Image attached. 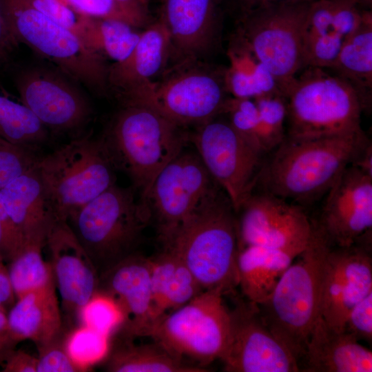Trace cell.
<instances>
[{
    "label": "cell",
    "instance_id": "cell-7",
    "mask_svg": "<svg viewBox=\"0 0 372 372\" xmlns=\"http://www.w3.org/2000/svg\"><path fill=\"white\" fill-rule=\"evenodd\" d=\"M313 1L266 3L236 19L232 37L270 71L284 95L303 70V34Z\"/></svg>",
    "mask_w": 372,
    "mask_h": 372
},
{
    "label": "cell",
    "instance_id": "cell-48",
    "mask_svg": "<svg viewBox=\"0 0 372 372\" xmlns=\"http://www.w3.org/2000/svg\"><path fill=\"white\" fill-rule=\"evenodd\" d=\"M17 344L11 333L6 309L0 307V364Z\"/></svg>",
    "mask_w": 372,
    "mask_h": 372
},
{
    "label": "cell",
    "instance_id": "cell-35",
    "mask_svg": "<svg viewBox=\"0 0 372 372\" xmlns=\"http://www.w3.org/2000/svg\"><path fill=\"white\" fill-rule=\"evenodd\" d=\"M258 110V137L267 154L286 137L287 101L282 94L264 95L254 99Z\"/></svg>",
    "mask_w": 372,
    "mask_h": 372
},
{
    "label": "cell",
    "instance_id": "cell-13",
    "mask_svg": "<svg viewBox=\"0 0 372 372\" xmlns=\"http://www.w3.org/2000/svg\"><path fill=\"white\" fill-rule=\"evenodd\" d=\"M191 141L236 212L255 189L265 154L251 146L227 119L216 117L200 125Z\"/></svg>",
    "mask_w": 372,
    "mask_h": 372
},
{
    "label": "cell",
    "instance_id": "cell-12",
    "mask_svg": "<svg viewBox=\"0 0 372 372\" xmlns=\"http://www.w3.org/2000/svg\"><path fill=\"white\" fill-rule=\"evenodd\" d=\"M221 190L198 154L183 149L158 173L146 196L139 198L163 245Z\"/></svg>",
    "mask_w": 372,
    "mask_h": 372
},
{
    "label": "cell",
    "instance_id": "cell-8",
    "mask_svg": "<svg viewBox=\"0 0 372 372\" xmlns=\"http://www.w3.org/2000/svg\"><path fill=\"white\" fill-rule=\"evenodd\" d=\"M37 169L55 219L74 211L116 183L99 139L84 135L41 155Z\"/></svg>",
    "mask_w": 372,
    "mask_h": 372
},
{
    "label": "cell",
    "instance_id": "cell-17",
    "mask_svg": "<svg viewBox=\"0 0 372 372\" xmlns=\"http://www.w3.org/2000/svg\"><path fill=\"white\" fill-rule=\"evenodd\" d=\"M313 220L333 247H348L372 231V177L349 165L324 194Z\"/></svg>",
    "mask_w": 372,
    "mask_h": 372
},
{
    "label": "cell",
    "instance_id": "cell-34",
    "mask_svg": "<svg viewBox=\"0 0 372 372\" xmlns=\"http://www.w3.org/2000/svg\"><path fill=\"white\" fill-rule=\"evenodd\" d=\"M332 247L323 278L320 316L331 327L340 331L344 329L349 312L347 288L332 253Z\"/></svg>",
    "mask_w": 372,
    "mask_h": 372
},
{
    "label": "cell",
    "instance_id": "cell-33",
    "mask_svg": "<svg viewBox=\"0 0 372 372\" xmlns=\"http://www.w3.org/2000/svg\"><path fill=\"white\" fill-rule=\"evenodd\" d=\"M49 136V130L21 99H14L0 86V137L39 150Z\"/></svg>",
    "mask_w": 372,
    "mask_h": 372
},
{
    "label": "cell",
    "instance_id": "cell-42",
    "mask_svg": "<svg viewBox=\"0 0 372 372\" xmlns=\"http://www.w3.org/2000/svg\"><path fill=\"white\" fill-rule=\"evenodd\" d=\"M343 331L359 342L372 341V293L353 305L347 313Z\"/></svg>",
    "mask_w": 372,
    "mask_h": 372
},
{
    "label": "cell",
    "instance_id": "cell-3",
    "mask_svg": "<svg viewBox=\"0 0 372 372\" xmlns=\"http://www.w3.org/2000/svg\"><path fill=\"white\" fill-rule=\"evenodd\" d=\"M306 248L285 271L270 296L258 304L273 335L299 362L310 332L320 317L321 294L332 245L312 220Z\"/></svg>",
    "mask_w": 372,
    "mask_h": 372
},
{
    "label": "cell",
    "instance_id": "cell-24",
    "mask_svg": "<svg viewBox=\"0 0 372 372\" xmlns=\"http://www.w3.org/2000/svg\"><path fill=\"white\" fill-rule=\"evenodd\" d=\"M16 300L8 320L17 343L30 340L39 347L61 334L62 318L55 285L29 292Z\"/></svg>",
    "mask_w": 372,
    "mask_h": 372
},
{
    "label": "cell",
    "instance_id": "cell-50",
    "mask_svg": "<svg viewBox=\"0 0 372 372\" xmlns=\"http://www.w3.org/2000/svg\"><path fill=\"white\" fill-rule=\"evenodd\" d=\"M15 299L8 267L0 258V305L4 308L8 305H13Z\"/></svg>",
    "mask_w": 372,
    "mask_h": 372
},
{
    "label": "cell",
    "instance_id": "cell-41",
    "mask_svg": "<svg viewBox=\"0 0 372 372\" xmlns=\"http://www.w3.org/2000/svg\"><path fill=\"white\" fill-rule=\"evenodd\" d=\"M61 336L37 347V372H81L67 353Z\"/></svg>",
    "mask_w": 372,
    "mask_h": 372
},
{
    "label": "cell",
    "instance_id": "cell-39",
    "mask_svg": "<svg viewBox=\"0 0 372 372\" xmlns=\"http://www.w3.org/2000/svg\"><path fill=\"white\" fill-rule=\"evenodd\" d=\"M222 114L227 116L231 125L251 146L265 155L258 141V115L254 99L230 96Z\"/></svg>",
    "mask_w": 372,
    "mask_h": 372
},
{
    "label": "cell",
    "instance_id": "cell-40",
    "mask_svg": "<svg viewBox=\"0 0 372 372\" xmlns=\"http://www.w3.org/2000/svg\"><path fill=\"white\" fill-rule=\"evenodd\" d=\"M62 1L83 16L118 19L127 22L135 28H139L147 23L114 0Z\"/></svg>",
    "mask_w": 372,
    "mask_h": 372
},
{
    "label": "cell",
    "instance_id": "cell-47",
    "mask_svg": "<svg viewBox=\"0 0 372 372\" xmlns=\"http://www.w3.org/2000/svg\"><path fill=\"white\" fill-rule=\"evenodd\" d=\"M37 358L23 350L9 353L2 363L3 372H37Z\"/></svg>",
    "mask_w": 372,
    "mask_h": 372
},
{
    "label": "cell",
    "instance_id": "cell-46",
    "mask_svg": "<svg viewBox=\"0 0 372 372\" xmlns=\"http://www.w3.org/2000/svg\"><path fill=\"white\" fill-rule=\"evenodd\" d=\"M18 44L8 21L6 0H0V67L8 61Z\"/></svg>",
    "mask_w": 372,
    "mask_h": 372
},
{
    "label": "cell",
    "instance_id": "cell-30",
    "mask_svg": "<svg viewBox=\"0 0 372 372\" xmlns=\"http://www.w3.org/2000/svg\"><path fill=\"white\" fill-rule=\"evenodd\" d=\"M136 28L118 19L82 16L79 36L94 52L120 63L130 55L140 38Z\"/></svg>",
    "mask_w": 372,
    "mask_h": 372
},
{
    "label": "cell",
    "instance_id": "cell-37",
    "mask_svg": "<svg viewBox=\"0 0 372 372\" xmlns=\"http://www.w3.org/2000/svg\"><path fill=\"white\" fill-rule=\"evenodd\" d=\"M76 317L81 325L108 336L123 321V315L118 304L112 297L99 290L80 309Z\"/></svg>",
    "mask_w": 372,
    "mask_h": 372
},
{
    "label": "cell",
    "instance_id": "cell-18",
    "mask_svg": "<svg viewBox=\"0 0 372 372\" xmlns=\"http://www.w3.org/2000/svg\"><path fill=\"white\" fill-rule=\"evenodd\" d=\"M63 310L77 316L97 291L99 274L67 220L55 219L45 242Z\"/></svg>",
    "mask_w": 372,
    "mask_h": 372
},
{
    "label": "cell",
    "instance_id": "cell-49",
    "mask_svg": "<svg viewBox=\"0 0 372 372\" xmlns=\"http://www.w3.org/2000/svg\"><path fill=\"white\" fill-rule=\"evenodd\" d=\"M280 1L284 0H222L223 8L230 12L236 19L258 6Z\"/></svg>",
    "mask_w": 372,
    "mask_h": 372
},
{
    "label": "cell",
    "instance_id": "cell-36",
    "mask_svg": "<svg viewBox=\"0 0 372 372\" xmlns=\"http://www.w3.org/2000/svg\"><path fill=\"white\" fill-rule=\"evenodd\" d=\"M65 349L80 369L86 371L105 358L110 351L109 336L80 325L63 340Z\"/></svg>",
    "mask_w": 372,
    "mask_h": 372
},
{
    "label": "cell",
    "instance_id": "cell-31",
    "mask_svg": "<svg viewBox=\"0 0 372 372\" xmlns=\"http://www.w3.org/2000/svg\"><path fill=\"white\" fill-rule=\"evenodd\" d=\"M45 242V237L27 240L8 262V269L16 299L55 285L50 262L43 256Z\"/></svg>",
    "mask_w": 372,
    "mask_h": 372
},
{
    "label": "cell",
    "instance_id": "cell-25",
    "mask_svg": "<svg viewBox=\"0 0 372 372\" xmlns=\"http://www.w3.org/2000/svg\"><path fill=\"white\" fill-rule=\"evenodd\" d=\"M152 322L191 300L203 289L183 261L171 250L150 257Z\"/></svg>",
    "mask_w": 372,
    "mask_h": 372
},
{
    "label": "cell",
    "instance_id": "cell-22",
    "mask_svg": "<svg viewBox=\"0 0 372 372\" xmlns=\"http://www.w3.org/2000/svg\"><path fill=\"white\" fill-rule=\"evenodd\" d=\"M301 363L302 371L307 372H371L372 351L320 316L310 332Z\"/></svg>",
    "mask_w": 372,
    "mask_h": 372
},
{
    "label": "cell",
    "instance_id": "cell-38",
    "mask_svg": "<svg viewBox=\"0 0 372 372\" xmlns=\"http://www.w3.org/2000/svg\"><path fill=\"white\" fill-rule=\"evenodd\" d=\"M39 150L12 143L0 137V189L36 167Z\"/></svg>",
    "mask_w": 372,
    "mask_h": 372
},
{
    "label": "cell",
    "instance_id": "cell-10",
    "mask_svg": "<svg viewBox=\"0 0 372 372\" xmlns=\"http://www.w3.org/2000/svg\"><path fill=\"white\" fill-rule=\"evenodd\" d=\"M220 289L201 291L184 305L152 322L149 337L174 355L189 358L205 367L221 360L229 334L230 314Z\"/></svg>",
    "mask_w": 372,
    "mask_h": 372
},
{
    "label": "cell",
    "instance_id": "cell-32",
    "mask_svg": "<svg viewBox=\"0 0 372 372\" xmlns=\"http://www.w3.org/2000/svg\"><path fill=\"white\" fill-rule=\"evenodd\" d=\"M371 233L368 231L348 247H332L347 288L349 311L351 307L372 293Z\"/></svg>",
    "mask_w": 372,
    "mask_h": 372
},
{
    "label": "cell",
    "instance_id": "cell-4",
    "mask_svg": "<svg viewBox=\"0 0 372 372\" xmlns=\"http://www.w3.org/2000/svg\"><path fill=\"white\" fill-rule=\"evenodd\" d=\"M234 207L221 190L164 243L186 265L203 290L225 294L238 285V237Z\"/></svg>",
    "mask_w": 372,
    "mask_h": 372
},
{
    "label": "cell",
    "instance_id": "cell-19",
    "mask_svg": "<svg viewBox=\"0 0 372 372\" xmlns=\"http://www.w3.org/2000/svg\"><path fill=\"white\" fill-rule=\"evenodd\" d=\"M222 0H161L159 19L178 61L200 59L220 41Z\"/></svg>",
    "mask_w": 372,
    "mask_h": 372
},
{
    "label": "cell",
    "instance_id": "cell-45",
    "mask_svg": "<svg viewBox=\"0 0 372 372\" xmlns=\"http://www.w3.org/2000/svg\"><path fill=\"white\" fill-rule=\"evenodd\" d=\"M25 242L8 216L0 197V258L10 262Z\"/></svg>",
    "mask_w": 372,
    "mask_h": 372
},
{
    "label": "cell",
    "instance_id": "cell-6",
    "mask_svg": "<svg viewBox=\"0 0 372 372\" xmlns=\"http://www.w3.org/2000/svg\"><path fill=\"white\" fill-rule=\"evenodd\" d=\"M99 274L137 251L149 210L133 187L116 183L74 211L67 220Z\"/></svg>",
    "mask_w": 372,
    "mask_h": 372
},
{
    "label": "cell",
    "instance_id": "cell-44",
    "mask_svg": "<svg viewBox=\"0 0 372 372\" xmlns=\"http://www.w3.org/2000/svg\"><path fill=\"white\" fill-rule=\"evenodd\" d=\"M28 5L54 22L72 30L79 36L83 15L62 0H24Z\"/></svg>",
    "mask_w": 372,
    "mask_h": 372
},
{
    "label": "cell",
    "instance_id": "cell-52",
    "mask_svg": "<svg viewBox=\"0 0 372 372\" xmlns=\"http://www.w3.org/2000/svg\"><path fill=\"white\" fill-rule=\"evenodd\" d=\"M372 177V143L370 142L351 165Z\"/></svg>",
    "mask_w": 372,
    "mask_h": 372
},
{
    "label": "cell",
    "instance_id": "cell-23",
    "mask_svg": "<svg viewBox=\"0 0 372 372\" xmlns=\"http://www.w3.org/2000/svg\"><path fill=\"white\" fill-rule=\"evenodd\" d=\"M0 197L8 216L25 241L46 237L55 218L37 166L0 189Z\"/></svg>",
    "mask_w": 372,
    "mask_h": 372
},
{
    "label": "cell",
    "instance_id": "cell-9",
    "mask_svg": "<svg viewBox=\"0 0 372 372\" xmlns=\"http://www.w3.org/2000/svg\"><path fill=\"white\" fill-rule=\"evenodd\" d=\"M6 12L18 43L54 63L68 77L99 96L109 92L105 58L72 30L54 22L24 0H6Z\"/></svg>",
    "mask_w": 372,
    "mask_h": 372
},
{
    "label": "cell",
    "instance_id": "cell-20",
    "mask_svg": "<svg viewBox=\"0 0 372 372\" xmlns=\"http://www.w3.org/2000/svg\"><path fill=\"white\" fill-rule=\"evenodd\" d=\"M150 259L138 251L127 256L99 275L98 290L119 306L123 321L121 337H142L152 322Z\"/></svg>",
    "mask_w": 372,
    "mask_h": 372
},
{
    "label": "cell",
    "instance_id": "cell-54",
    "mask_svg": "<svg viewBox=\"0 0 372 372\" xmlns=\"http://www.w3.org/2000/svg\"><path fill=\"white\" fill-rule=\"evenodd\" d=\"M0 307L4 308V307H3V306H1V305H0ZM4 309H6V308H4Z\"/></svg>",
    "mask_w": 372,
    "mask_h": 372
},
{
    "label": "cell",
    "instance_id": "cell-53",
    "mask_svg": "<svg viewBox=\"0 0 372 372\" xmlns=\"http://www.w3.org/2000/svg\"><path fill=\"white\" fill-rule=\"evenodd\" d=\"M358 4L364 9H372V0H357Z\"/></svg>",
    "mask_w": 372,
    "mask_h": 372
},
{
    "label": "cell",
    "instance_id": "cell-11",
    "mask_svg": "<svg viewBox=\"0 0 372 372\" xmlns=\"http://www.w3.org/2000/svg\"><path fill=\"white\" fill-rule=\"evenodd\" d=\"M230 96L225 68L183 59L131 104L147 105L183 127L200 125L222 114Z\"/></svg>",
    "mask_w": 372,
    "mask_h": 372
},
{
    "label": "cell",
    "instance_id": "cell-15",
    "mask_svg": "<svg viewBox=\"0 0 372 372\" xmlns=\"http://www.w3.org/2000/svg\"><path fill=\"white\" fill-rule=\"evenodd\" d=\"M229 314V339L220 360L225 371H300L299 362L271 332L258 304L236 298Z\"/></svg>",
    "mask_w": 372,
    "mask_h": 372
},
{
    "label": "cell",
    "instance_id": "cell-1",
    "mask_svg": "<svg viewBox=\"0 0 372 372\" xmlns=\"http://www.w3.org/2000/svg\"><path fill=\"white\" fill-rule=\"evenodd\" d=\"M371 141L363 130L283 141L265 159L256 187L302 207L324 196Z\"/></svg>",
    "mask_w": 372,
    "mask_h": 372
},
{
    "label": "cell",
    "instance_id": "cell-16",
    "mask_svg": "<svg viewBox=\"0 0 372 372\" xmlns=\"http://www.w3.org/2000/svg\"><path fill=\"white\" fill-rule=\"evenodd\" d=\"M19 99L50 131L65 133L85 125L92 115L90 103L65 76L34 67L15 78Z\"/></svg>",
    "mask_w": 372,
    "mask_h": 372
},
{
    "label": "cell",
    "instance_id": "cell-28",
    "mask_svg": "<svg viewBox=\"0 0 372 372\" xmlns=\"http://www.w3.org/2000/svg\"><path fill=\"white\" fill-rule=\"evenodd\" d=\"M348 81L359 93L366 110L372 93V11H366L358 28L343 43L337 59L327 69Z\"/></svg>",
    "mask_w": 372,
    "mask_h": 372
},
{
    "label": "cell",
    "instance_id": "cell-21",
    "mask_svg": "<svg viewBox=\"0 0 372 372\" xmlns=\"http://www.w3.org/2000/svg\"><path fill=\"white\" fill-rule=\"evenodd\" d=\"M171 52L169 35L159 19L141 32L130 55L108 68L109 91L113 92L121 106L133 102L151 86L153 78L165 68Z\"/></svg>",
    "mask_w": 372,
    "mask_h": 372
},
{
    "label": "cell",
    "instance_id": "cell-43",
    "mask_svg": "<svg viewBox=\"0 0 372 372\" xmlns=\"http://www.w3.org/2000/svg\"><path fill=\"white\" fill-rule=\"evenodd\" d=\"M333 21L337 32L346 40L361 24L366 9L357 0H331Z\"/></svg>",
    "mask_w": 372,
    "mask_h": 372
},
{
    "label": "cell",
    "instance_id": "cell-14",
    "mask_svg": "<svg viewBox=\"0 0 372 372\" xmlns=\"http://www.w3.org/2000/svg\"><path fill=\"white\" fill-rule=\"evenodd\" d=\"M236 213L238 249L260 246L299 255L312 233V220L303 207L268 192H254Z\"/></svg>",
    "mask_w": 372,
    "mask_h": 372
},
{
    "label": "cell",
    "instance_id": "cell-26",
    "mask_svg": "<svg viewBox=\"0 0 372 372\" xmlns=\"http://www.w3.org/2000/svg\"><path fill=\"white\" fill-rule=\"evenodd\" d=\"M297 256L289 251L260 246L239 249L238 286L246 299L258 304L265 301Z\"/></svg>",
    "mask_w": 372,
    "mask_h": 372
},
{
    "label": "cell",
    "instance_id": "cell-29",
    "mask_svg": "<svg viewBox=\"0 0 372 372\" xmlns=\"http://www.w3.org/2000/svg\"><path fill=\"white\" fill-rule=\"evenodd\" d=\"M227 56L229 65L225 68V82L231 97L254 99L271 94H282L270 71L249 48L233 37Z\"/></svg>",
    "mask_w": 372,
    "mask_h": 372
},
{
    "label": "cell",
    "instance_id": "cell-51",
    "mask_svg": "<svg viewBox=\"0 0 372 372\" xmlns=\"http://www.w3.org/2000/svg\"><path fill=\"white\" fill-rule=\"evenodd\" d=\"M127 10L146 23L149 19L148 4L149 0H114Z\"/></svg>",
    "mask_w": 372,
    "mask_h": 372
},
{
    "label": "cell",
    "instance_id": "cell-5",
    "mask_svg": "<svg viewBox=\"0 0 372 372\" xmlns=\"http://www.w3.org/2000/svg\"><path fill=\"white\" fill-rule=\"evenodd\" d=\"M302 70L285 95L287 137L317 138L363 130L361 114L366 109L348 81L322 68Z\"/></svg>",
    "mask_w": 372,
    "mask_h": 372
},
{
    "label": "cell",
    "instance_id": "cell-2",
    "mask_svg": "<svg viewBox=\"0 0 372 372\" xmlns=\"http://www.w3.org/2000/svg\"><path fill=\"white\" fill-rule=\"evenodd\" d=\"M99 139L115 170L124 172L143 198L188 136L154 108L136 103L122 106Z\"/></svg>",
    "mask_w": 372,
    "mask_h": 372
},
{
    "label": "cell",
    "instance_id": "cell-27",
    "mask_svg": "<svg viewBox=\"0 0 372 372\" xmlns=\"http://www.w3.org/2000/svg\"><path fill=\"white\" fill-rule=\"evenodd\" d=\"M105 369L110 372H205L208 370L186 362L153 340L135 344L121 338L107 355Z\"/></svg>",
    "mask_w": 372,
    "mask_h": 372
}]
</instances>
